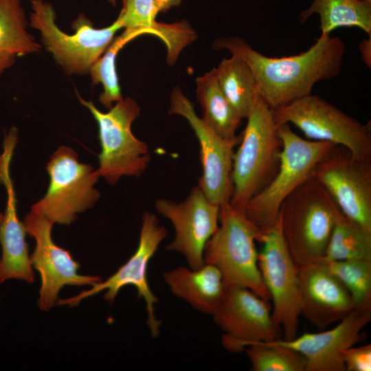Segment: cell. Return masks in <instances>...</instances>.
Instances as JSON below:
<instances>
[{
    "mask_svg": "<svg viewBox=\"0 0 371 371\" xmlns=\"http://www.w3.org/2000/svg\"><path fill=\"white\" fill-rule=\"evenodd\" d=\"M216 49H227L242 59L251 69L258 93L272 109L311 94L317 82L337 77L346 51L337 36H319L306 51L285 57H269L235 36L216 39Z\"/></svg>",
    "mask_w": 371,
    "mask_h": 371,
    "instance_id": "cell-1",
    "label": "cell"
},
{
    "mask_svg": "<svg viewBox=\"0 0 371 371\" xmlns=\"http://www.w3.org/2000/svg\"><path fill=\"white\" fill-rule=\"evenodd\" d=\"M342 214L328 191L313 177L284 200L278 214L282 234L299 268L324 256L333 227Z\"/></svg>",
    "mask_w": 371,
    "mask_h": 371,
    "instance_id": "cell-2",
    "label": "cell"
},
{
    "mask_svg": "<svg viewBox=\"0 0 371 371\" xmlns=\"http://www.w3.org/2000/svg\"><path fill=\"white\" fill-rule=\"evenodd\" d=\"M278 133L282 141L278 168L244 210L261 234L275 225L288 195L311 179L317 165L337 146L330 142L303 139L291 130L289 124L278 126Z\"/></svg>",
    "mask_w": 371,
    "mask_h": 371,
    "instance_id": "cell-3",
    "label": "cell"
},
{
    "mask_svg": "<svg viewBox=\"0 0 371 371\" xmlns=\"http://www.w3.org/2000/svg\"><path fill=\"white\" fill-rule=\"evenodd\" d=\"M218 227L207 242L204 262L221 271L225 288L243 286L269 302V293L258 267V252L255 242L260 231L244 212L229 202L220 205Z\"/></svg>",
    "mask_w": 371,
    "mask_h": 371,
    "instance_id": "cell-4",
    "label": "cell"
},
{
    "mask_svg": "<svg viewBox=\"0 0 371 371\" xmlns=\"http://www.w3.org/2000/svg\"><path fill=\"white\" fill-rule=\"evenodd\" d=\"M247 119L240 146L234 154L233 193L229 201L243 212L248 201L273 177L282 148L273 110L260 94Z\"/></svg>",
    "mask_w": 371,
    "mask_h": 371,
    "instance_id": "cell-5",
    "label": "cell"
},
{
    "mask_svg": "<svg viewBox=\"0 0 371 371\" xmlns=\"http://www.w3.org/2000/svg\"><path fill=\"white\" fill-rule=\"evenodd\" d=\"M31 2L30 25L40 32L46 49L69 75L88 74L116 32L122 28L117 19L109 26L95 28L85 14L79 13L71 23L75 33L67 34L56 25V12L50 3L43 0Z\"/></svg>",
    "mask_w": 371,
    "mask_h": 371,
    "instance_id": "cell-6",
    "label": "cell"
},
{
    "mask_svg": "<svg viewBox=\"0 0 371 371\" xmlns=\"http://www.w3.org/2000/svg\"><path fill=\"white\" fill-rule=\"evenodd\" d=\"M77 96L98 126L101 151L98 170L100 177L114 185L122 177L142 175L149 164L150 155L147 144L137 138L131 130L133 121L140 113L136 101L126 97L104 113L91 100L83 99L78 93Z\"/></svg>",
    "mask_w": 371,
    "mask_h": 371,
    "instance_id": "cell-7",
    "label": "cell"
},
{
    "mask_svg": "<svg viewBox=\"0 0 371 371\" xmlns=\"http://www.w3.org/2000/svg\"><path fill=\"white\" fill-rule=\"evenodd\" d=\"M46 170L49 177L47 190L30 211L53 224L70 225L99 200L100 194L95 188L100 178L98 169L80 161L71 147L58 148L47 162Z\"/></svg>",
    "mask_w": 371,
    "mask_h": 371,
    "instance_id": "cell-8",
    "label": "cell"
},
{
    "mask_svg": "<svg viewBox=\"0 0 371 371\" xmlns=\"http://www.w3.org/2000/svg\"><path fill=\"white\" fill-rule=\"evenodd\" d=\"M275 124H292L311 140L346 148L359 159H371L370 123L362 124L322 98L310 94L273 110Z\"/></svg>",
    "mask_w": 371,
    "mask_h": 371,
    "instance_id": "cell-9",
    "label": "cell"
},
{
    "mask_svg": "<svg viewBox=\"0 0 371 371\" xmlns=\"http://www.w3.org/2000/svg\"><path fill=\"white\" fill-rule=\"evenodd\" d=\"M258 242L262 244L258 253V267L273 301V320L282 328L284 340H291L296 337L301 315L299 267L283 238L279 216Z\"/></svg>",
    "mask_w": 371,
    "mask_h": 371,
    "instance_id": "cell-10",
    "label": "cell"
},
{
    "mask_svg": "<svg viewBox=\"0 0 371 371\" xmlns=\"http://www.w3.org/2000/svg\"><path fill=\"white\" fill-rule=\"evenodd\" d=\"M167 234L166 228L160 225L156 215L145 212L142 215L138 246L127 262L105 281L102 280L76 296L58 300L56 305L78 306L82 300L102 291H105L104 300L112 303L122 288L133 286L137 289L138 297L143 298L145 302L147 325L151 335L154 337L159 336L161 322L157 319L155 314V305L158 298L149 286L147 272L150 259Z\"/></svg>",
    "mask_w": 371,
    "mask_h": 371,
    "instance_id": "cell-11",
    "label": "cell"
},
{
    "mask_svg": "<svg viewBox=\"0 0 371 371\" xmlns=\"http://www.w3.org/2000/svg\"><path fill=\"white\" fill-rule=\"evenodd\" d=\"M168 113L185 117L199 140L203 171L198 186L212 203L221 205L229 202L233 193L234 149L241 135L233 139L216 135L196 114L192 102L178 87L171 93Z\"/></svg>",
    "mask_w": 371,
    "mask_h": 371,
    "instance_id": "cell-12",
    "label": "cell"
},
{
    "mask_svg": "<svg viewBox=\"0 0 371 371\" xmlns=\"http://www.w3.org/2000/svg\"><path fill=\"white\" fill-rule=\"evenodd\" d=\"M312 177L346 217L371 231L370 159L356 158L337 146L317 165Z\"/></svg>",
    "mask_w": 371,
    "mask_h": 371,
    "instance_id": "cell-13",
    "label": "cell"
},
{
    "mask_svg": "<svg viewBox=\"0 0 371 371\" xmlns=\"http://www.w3.org/2000/svg\"><path fill=\"white\" fill-rule=\"evenodd\" d=\"M23 223L27 234L36 243L30 259L41 277L38 300L41 310L49 311L55 306L58 293L65 286H93L102 281L99 276L78 273L79 263L68 251L54 242L52 236L54 224L49 220L30 211L25 216Z\"/></svg>",
    "mask_w": 371,
    "mask_h": 371,
    "instance_id": "cell-14",
    "label": "cell"
},
{
    "mask_svg": "<svg viewBox=\"0 0 371 371\" xmlns=\"http://www.w3.org/2000/svg\"><path fill=\"white\" fill-rule=\"evenodd\" d=\"M223 330L222 344L238 352L255 342L275 340L280 328L272 318L269 302L243 286H229L212 314Z\"/></svg>",
    "mask_w": 371,
    "mask_h": 371,
    "instance_id": "cell-15",
    "label": "cell"
},
{
    "mask_svg": "<svg viewBox=\"0 0 371 371\" xmlns=\"http://www.w3.org/2000/svg\"><path fill=\"white\" fill-rule=\"evenodd\" d=\"M155 207L175 229V238L166 249L183 255L190 268L201 267L205 245L218 227L220 205L212 203L197 185L183 201L159 199Z\"/></svg>",
    "mask_w": 371,
    "mask_h": 371,
    "instance_id": "cell-16",
    "label": "cell"
},
{
    "mask_svg": "<svg viewBox=\"0 0 371 371\" xmlns=\"http://www.w3.org/2000/svg\"><path fill=\"white\" fill-rule=\"evenodd\" d=\"M14 133L5 134L0 154V183L3 185L7 200L3 221L0 225V283L15 279L32 283L34 280L30 262L26 230L16 211V199L10 177V163L17 143Z\"/></svg>",
    "mask_w": 371,
    "mask_h": 371,
    "instance_id": "cell-17",
    "label": "cell"
},
{
    "mask_svg": "<svg viewBox=\"0 0 371 371\" xmlns=\"http://www.w3.org/2000/svg\"><path fill=\"white\" fill-rule=\"evenodd\" d=\"M370 319L371 310L355 308L330 330L274 341L302 355L306 363L305 371H346L344 352L363 339L362 329Z\"/></svg>",
    "mask_w": 371,
    "mask_h": 371,
    "instance_id": "cell-18",
    "label": "cell"
},
{
    "mask_svg": "<svg viewBox=\"0 0 371 371\" xmlns=\"http://www.w3.org/2000/svg\"><path fill=\"white\" fill-rule=\"evenodd\" d=\"M299 282L301 315L319 329L341 320L355 309L348 291L323 259L299 268Z\"/></svg>",
    "mask_w": 371,
    "mask_h": 371,
    "instance_id": "cell-19",
    "label": "cell"
},
{
    "mask_svg": "<svg viewBox=\"0 0 371 371\" xmlns=\"http://www.w3.org/2000/svg\"><path fill=\"white\" fill-rule=\"evenodd\" d=\"M159 13L155 0H122L117 16L124 32L139 36L150 34L160 38L168 49V62L174 63L181 49L196 37L186 21L166 24L157 22Z\"/></svg>",
    "mask_w": 371,
    "mask_h": 371,
    "instance_id": "cell-20",
    "label": "cell"
},
{
    "mask_svg": "<svg viewBox=\"0 0 371 371\" xmlns=\"http://www.w3.org/2000/svg\"><path fill=\"white\" fill-rule=\"evenodd\" d=\"M163 276L175 295L199 311L212 315L226 289L220 270L207 263L199 269L179 267L166 271Z\"/></svg>",
    "mask_w": 371,
    "mask_h": 371,
    "instance_id": "cell-21",
    "label": "cell"
},
{
    "mask_svg": "<svg viewBox=\"0 0 371 371\" xmlns=\"http://www.w3.org/2000/svg\"><path fill=\"white\" fill-rule=\"evenodd\" d=\"M21 0H0V76L17 57L38 52L41 45L28 33Z\"/></svg>",
    "mask_w": 371,
    "mask_h": 371,
    "instance_id": "cell-22",
    "label": "cell"
},
{
    "mask_svg": "<svg viewBox=\"0 0 371 371\" xmlns=\"http://www.w3.org/2000/svg\"><path fill=\"white\" fill-rule=\"evenodd\" d=\"M196 98L203 111L202 120L221 137L236 138L243 119L223 93L216 68L196 78Z\"/></svg>",
    "mask_w": 371,
    "mask_h": 371,
    "instance_id": "cell-23",
    "label": "cell"
},
{
    "mask_svg": "<svg viewBox=\"0 0 371 371\" xmlns=\"http://www.w3.org/2000/svg\"><path fill=\"white\" fill-rule=\"evenodd\" d=\"M313 14L319 16L322 36L341 27L360 28L371 36V3L362 0H313L301 12L299 20L305 23Z\"/></svg>",
    "mask_w": 371,
    "mask_h": 371,
    "instance_id": "cell-24",
    "label": "cell"
},
{
    "mask_svg": "<svg viewBox=\"0 0 371 371\" xmlns=\"http://www.w3.org/2000/svg\"><path fill=\"white\" fill-rule=\"evenodd\" d=\"M216 69L223 93L241 118L247 119L259 94L251 69L242 59L234 55L223 58Z\"/></svg>",
    "mask_w": 371,
    "mask_h": 371,
    "instance_id": "cell-25",
    "label": "cell"
},
{
    "mask_svg": "<svg viewBox=\"0 0 371 371\" xmlns=\"http://www.w3.org/2000/svg\"><path fill=\"white\" fill-rule=\"evenodd\" d=\"M322 259L327 262L371 260V231L342 214L333 227Z\"/></svg>",
    "mask_w": 371,
    "mask_h": 371,
    "instance_id": "cell-26",
    "label": "cell"
},
{
    "mask_svg": "<svg viewBox=\"0 0 371 371\" xmlns=\"http://www.w3.org/2000/svg\"><path fill=\"white\" fill-rule=\"evenodd\" d=\"M135 38L134 35L124 32L120 36L115 37L107 49L90 69L89 74L92 84H101L103 87L99 101L108 109L113 106V103L123 98L116 71L117 55L126 44Z\"/></svg>",
    "mask_w": 371,
    "mask_h": 371,
    "instance_id": "cell-27",
    "label": "cell"
},
{
    "mask_svg": "<svg viewBox=\"0 0 371 371\" xmlns=\"http://www.w3.org/2000/svg\"><path fill=\"white\" fill-rule=\"evenodd\" d=\"M327 263L330 271L348 291L355 308L371 310V260L352 259Z\"/></svg>",
    "mask_w": 371,
    "mask_h": 371,
    "instance_id": "cell-28",
    "label": "cell"
},
{
    "mask_svg": "<svg viewBox=\"0 0 371 371\" xmlns=\"http://www.w3.org/2000/svg\"><path fill=\"white\" fill-rule=\"evenodd\" d=\"M253 371H305L306 359L293 349L276 343H252L244 349Z\"/></svg>",
    "mask_w": 371,
    "mask_h": 371,
    "instance_id": "cell-29",
    "label": "cell"
},
{
    "mask_svg": "<svg viewBox=\"0 0 371 371\" xmlns=\"http://www.w3.org/2000/svg\"><path fill=\"white\" fill-rule=\"evenodd\" d=\"M346 371L371 370V345L351 346L343 355Z\"/></svg>",
    "mask_w": 371,
    "mask_h": 371,
    "instance_id": "cell-30",
    "label": "cell"
},
{
    "mask_svg": "<svg viewBox=\"0 0 371 371\" xmlns=\"http://www.w3.org/2000/svg\"><path fill=\"white\" fill-rule=\"evenodd\" d=\"M359 51L363 63L369 68L371 67V36L363 39L359 45Z\"/></svg>",
    "mask_w": 371,
    "mask_h": 371,
    "instance_id": "cell-31",
    "label": "cell"
},
{
    "mask_svg": "<svg viewBox=\"0 0 371 371\" xmlns=\"http://www.w3.org/2000/svg\"><path fill=\"white\" fill-rule=\"evenodd\" d=\"M183 0H155L159 12L165 13L173 7L179 6Z\"/></svg>",
    "mask_w": 371,
    "mask_h": 371,
    "instance_id": "cell-32",
    "label": "cell"
},
{
    "mask_svg": "<svg viewBox=\"0 0 371 371\" xmlns=\"http://www.w3.org/2000/svg\"><path fill=\"white\" fill-rule=\"evenodd\" d=\"M117 0H107L112 5L115 6Z\"/></svg>",
    "mask_w": 371,
    "mask_h": 371,
    "instance_id": "cell-33",
    "label": "cell"
},
{
    "mask_svg": "<svg viewBox=\"0 0 371 371\" xmlns=\"http://www.w3.org/2000/svg\"><path fill=\"white\" fill-rule=\"evenodd\" d=\"M3 213L0 212V225L3 221Z\"/></svg>",
    "mask_w": 371,
    "mask_h": 371,
    "instance_id": "cell-34",
    "label": "cell"
},
{
    "mask_svg": "<svg viewBox=\"0 0 371 371\" xmlns=\"http://www.w3.org/2000/svg\"><path fill=\"white\" fill-rule=\"evenodd\" d=\"M362 1L371 3V0H362Z\"/></svg>",
    "mask_w": 371,
    "mask_h": 371,
    "instance_id": "cell-35",
    "label": "cell"
}]
</instances>
